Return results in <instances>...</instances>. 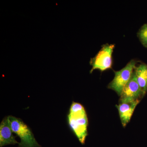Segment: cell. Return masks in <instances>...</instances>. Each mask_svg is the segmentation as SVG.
<instances>
[{
  "mask_svg": "<svg viewBox=\"0 0 147 147\" xmlns=\"http://www.w3.org/2000/svg\"><path fill=\"white\" fill-rule=\"evenodd\" d=\"M120 98V102H130L140 100L143 92L137 82L134 71L130 80L124 88Z\"/></svg>",
  "mask_w": 147,
  "mask_h": 147,
  "instance_id": "cell-5",
  "label": "cell"
},
{
  "mask_svg": "<svg viewBox=\"0 0 147 147\" xmlns=\"http://www.w3.org/2000/svg\"><path fill=\"white\" fill-rule=\"evenodd\" d=\"M13 133L8 117H6L3 119L0 125V147L19 144V143L16 141Z\"/></svg>",
  "mask_w": 147,
  "mask_h": 147,
  "instance_id": "cell-6",
  "label": "cell"
},
{
  "mask_svg": "<svg viewBox=\"0 0 147 147\" xmlns=\"http://www.w3.org/2000/svg\"><path fill=\"white\" fill-rule=\"evenodd\" d=\"M7 117L12 131L21 139L19 147H41L37 142L30 129L21 119L12 116Z\"/></svg>",
  "mask_w": 147,
  "mask_h": 147,
  "instance_id": "cell-2",
  "label": "cell"
},
{
  "mask_svg": "<svg viewBox=\"0 0 147 147\" xmlns=\"http://www.w3.org/2000/svg\"><path fill=\"white\" fill-rule=\"evenodd\" d=\"M115 45L113 44H105L103 45L101 50L94 57L92 58L90 64L92 68L90 71L92 73L94 70L98 69L104 71L111 68L112 65V54Z\"/></svg>",
  "mask_w": 147,
  "mask_h": 147,
  "instance_id": "cell-4",
  "label": "cell"
},
{
  "mask_svg": "<svg viewBox=\"0 0 147 147\" xmlns=\"http://www.w3.org/2000/svg\"><path fill=\"white\" fill-rule=\"evenodd\" d=\"M67 121L69 128L80 143L84 144L88 136V121L84 106L78 102H72L67 116Z\"/></svg>",
  "mask_w": 147,
  "mask_h": 147,
  "instance_id": "cell-1",
  "label": "cell"
},
{
  "mask_svg": "<svg viewBox=\"0 0 147 147\" xmlns=\"http://www.w3.org/2000/svg\"><path fill=\"white\" fill-rule=\"evenodd\" d=\"M140 102V100L130 102H120L116 105L118 110L121 122L124 127L129 122L136 106Z\"/></svg>",
  "mask_w": 147,
  "mask_h": 147,
  "instance_id": "cell-7",
  "label": "cell"
},
{
  "mask_svg": "<svg viewBox=\"0 0 147 147\" xmlns=\"http://www.w3.org/2000/svg\"><path fill=\"white\" fill-rule=\"evenodd\" d=\"M134 71L144 96L147 92V65H140L135 67Z\"/></svg>",
  "mask_w": 147,
  "mask_h": 147,
  "instance_id": "cell-8",
  "label": "cell"
},
{
  "mask_svg": "<svg viewBox=\"0 0 147 147\" xmlns=\"http://www.w3.org/2000/svg\"><path fill=\"white\" fill-rule=\"evenodd\" d=\"M138 36L142 44L147 48V24H145L141 28Z\"/></svg>",
  "mask_w": 147,
  "mask_h": 147,
  "instance_id": "cell-9",
  "label": "cell"
},
{
  "mask_svg": "<svg viewBox=\"0 0 147 147\" xmlns=\"http://www.w3.org/2000/svg\"><path fill=\"white\" fill-rule=\"evenodd\" d=\"M136 64L135 61L131 60L124 68L115 71V77L108 85V88L115 91L121 96L124 88L131 78Z\"/></svg>",
  "mask_w": 147,
  "mask_h": 147,
  "instance_id": "cell-3",
  "label": "cell"
}]
</instances>
